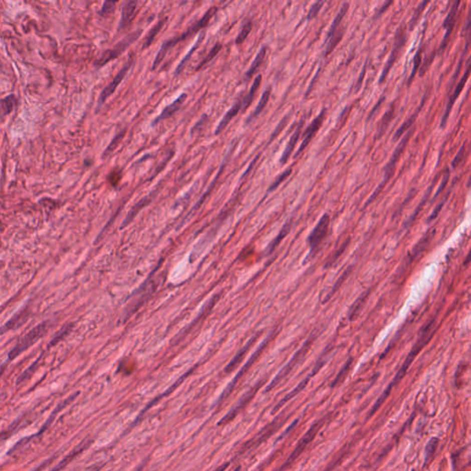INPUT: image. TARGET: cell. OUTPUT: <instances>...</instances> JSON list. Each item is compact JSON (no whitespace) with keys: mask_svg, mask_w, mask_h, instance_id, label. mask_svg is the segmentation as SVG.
I'll list each match as a JSON object with an SVG mask.
<instances>
[{"mask_svg":"<svg viewBox=\"0 0 471 471\" xmlns=\"http://www.w3.org/2000/svg\"><path fill=\"white\" fill-rule=\"evenodd\" d=\"M343 33H344V31L342 29H339L336 34H334V36L329 40V44L327 45V47H326L325 56L330 55L331 52L334 50V48L339 44V42L342 40Z\"/></svg>","mask_w":471,"mask_h":471,"instance_id":"33","label":"cell"},{"mask_svg":"<svg viewBox=\"0 0 471 471\" xmlns=\"http://www.w3.org/2000/svg\"><path fill=\"white\" fill-rule=\"evenodd\" d=\"M304 123H305V121L301 120L300 123H299V124L298 125V127H297V129L295 130V132L293 133V135H292L290 139H289V142H288L287 145H286V149H285V151H284L282 157H281V164H283V165L286 164V163L287 162V160L289 159L290 156H291L292 153H293L294 149H295V146L298 144V139H299V137H300V135H301V133H302Z\"/></svg>","mask_w":471,"mask_h":471,"instance_id":"16","label":"cell"},{"mask_svg":"<svg viewBox=\"0 0 471 471\" xmlns=\"http://www.w3.org/2000/svg\"><path fill=\"white\" fill-rule=\"evenodd\" d=\"M465 145H466V141H465V143L463 144V146H461V148H460L459 151H458V153H457V155H456V156L454 157V159H453L452 164H451L453 168H456V167H458L460 164L462 163V161H463L464 157H465Z\"/></svg>","mask_w":471,"mask_h":471,"instance_id":"41","label":"cell"},{"mask_svg":"<svg viewBox=\"0 0 471 471\" xmlns=\"http://www.w3.org/2000/svg\"><path fill=\"white\" fill-rule=\"evenodd\" d=\"M261 386V384H258L257 386L255 387H253V389H251L249 392L246 393L243 397H242V399L240 400V402L237 404L235 408L233 409H231L229 412L224 416V418H222V420L219 421L218 425H224V424H227L228 422H230L231 421H233L235 419L237 415L245 409V407L247 406L248 404L250 403V401L253 399L255 393L257 392L259 387Z\"/></svg>","mask_w":471,"mask_h":471,"instance_id":"13","label":"cell"},{"mask_svg":"<svg viewBox=\"0 0 471 471\" xmlns=\"http://www.w3.org/2000/svg\"><path fill=\"white\" fill-rule=\"evenodd\" d=\"M325 115L326 110H322V112H320V115L318 117L315 118L314 121L309 124V127L304 132V134L302 135L303 141H302L301 145L299 146L298 152L296 153L295 157H298L301 154V152H303L306 149V147L309 146V143L313 139V137L317 134V132L320 130L321 125L323 124V122L325 120Z\"/></svg>","mask_w":471,"mask_h":471,"instance_id":"12","label":"cell"},{"mask_svg":"<svg viewBox=\"0 0 471 471\" xmlns=\"http://www.w3.org/2000/svg\"><path fill=\"white\" fill-rule=\"evenodd\" d=\"M316 371H318L317 367H315V369L313 370V373H312L310 376H308V377H307L305 380H303V381L301 382V383L298 385V387H296V388H295V389H294L292 392L289 393L288 395H286V398H283V399L281 400L280 402H279L278 405L275 407L273 411L275 412L276 410H278V409H280L281 407H282L284 404L286 403V401H288L289 399H291L292 398H294L296 395H298V393L300 392L302 389H304L305 387L308 385V383H309V380H310V377L313 376L315 373H316Z\"/></svg>","mask_w":471,"mask_h":471,"instance_id":"26","label":"cell"},{"mask_svg":"<svg viewBox=\"0 0 471 471\" xmlns=\"http://www.w3.org/2000/svg\"><path fill=\"white\" fill-rule=\"evenodd\" d=\"M71 330H72V325L71 324L64 327V329H62L59 333L56 334V336L54 338V340L51 341V345H55L57 342H60L61 340H63L65 337L68 335V333L71 331Z\"/></svg>","mask_w":471,"mask_h":471,"instance_id":"40","label":"cell"},{"mask_svg":"<svg viewBox=\"0 0 471 471\" xmlns=\"http://www.w3.org/2000/svg\"><path fill=\"white\" fill-rule=\"evenodd\" d=\"M3 371H4V367H3V368H0V376H1V374L3 373Z\"/></svg>","mask_w":471,"mask_h":471,"instance_id":"54","label":"cell"},{"mask_svg":"<svg viewBox=\"0 0 471 471\" xmlns=\"http://www.w3.org/2000/svg\"><path fill=\"white\" fill-rule=\"evenodd\" d=\"M137 5L138 3L136 1H128L124 4L123 12H122V19L120 23V28H125L133 22V20L135 17Z\"/></svg>","mask_w":471,"mask_h":471,"instance_id":"17","label":"cell"},{"mask_svg":"<svg viewBox=\"0 0 471 471\" xmlns=\"http://www.w3.org/2000/svg\"><path fill=\"white\" fill-rule=\"evenodd\" d=\"M433 323H434V320H432V321L423 329V331L421 332V338H419V340L416 342L415 345L413 346L411 352L409 353L408 357L405 360L403 365L401 366V368L398 371V374L394 377L392 382L388 385V387L386 388V390L383 392L381 396L377 399V401H376L375 405H374L373 409H371L370 416L373 415V414L376 412V410L380 408V406H381L382 404L385 402V400L387 399L388 395L390 394V391H391L393 387H395V386H396L397 384H398V383L400 382V380L403 378L405 374H406V372L409 369V365H411L412 361L415 359V357L417 356L418 353L421 352V349L425 345V343H427V342L431 339V337H432V335H431V329L432 328Z\"/></svg>","mask_w":471,"mask_h":471,"instance_id":"1","label":"cell"},{"mask_svg":"<svg viewBox=\"0 0 471 471\" xmlns=\"http://www.w3.org/2000/svg\"><path fill=\"white\" fill-rule=\"evenodd\" d=\"M406 37L407 36H406V33H405V29L403 28V26H400V28L398 29V32H397L395 44H394L392 51L390 53L388 61L386 64V67L384 68L383 71H382L381 77L379 79V83L380 84L382 82L385 81V79H387L388 72L392 68L393 65L395 64L396 60L398 59V54H399V52L401 51L402 47L405 45V43H406Z\"/></svg>","mask_w":471,"mask_h":471,"instance_id":"8","label":"cell"},{"mask_svg":"<svg viewBox=\"0 0 471 471\" xmlns=\"http://www.w3.org/2000/svg\"><path fill=\"white\" fill-rule=\"evenodd\" d=\"M186 99H187V95H186L185 93H183V94H181L178 99H176L171 104H169V105H168L166 108H164L161 113L152 122V125L155 126V125L158 124L159 122H161L163 120L168 119V118L170 117V116H172L173 114H175L176 112L180 110V107L182 106V104H183V102L185 101Z\"/></svg>","mask_w":471,"mask_h":471,"instance_id":"15","label":"cell"},{"mask_svg":"<svg viewBox=\"0 0 471 471\" xmlns=\"http://www.w3.org/2000/svg\"><path fill=\"white\" fill-rule=\"evenodd\" d=\"M228 466H229V463H228V462H227V463H224L223 465H219L218 467L215 468L213 471H225L228 468Z\"/></svg>","mask_w":471,"mask_h":471,"instance_id":"52","label":"cell"},{"mask_svg":"<svg viewBox=\"0 0 471 471\" xmlns=\"http://www.w3.org/2000/svg\"><path fill=\"white\" fill-rule=\"evenodd\" d=\"M469 71H470V58L467 59L466 68H465V74H464V76H463L459 81H458V83L456 85V87H455V89H454V92L452 93V95L449 97L447 105H446L445 111L443 112L442 120H441V125H440L441 128H444V127H445L446 123H447V120H448L449 114H450V112H451L452 108L454 106V101L458 98V96L460 95L461 91L464 89L465 83H466V81H467V79H468V77H469Z\"/></svg>","mask_w":471,"mask_h":471,"instance_id":"11","label":"cell"},{"mask_svg":"<svg viewBox=\"0 0 471 471\" xmlns=\"http://www.w3.org/2000/svg\"><path fill=\"white\" fill-rule=\"evenodd\" d=\"M391 4H392V2H389V1H387V2H386V3L384 4V6L381 7V9L379 10V12L376 13V18L380 17V16H381L382 15V13H383V12H386V11H387V8H388V6H389V5H391Z\"/></svg>","mask_w":471,"mask_h":471,"instance_id":"50","label":"cell"},{"mask_svg":"<svg viewBox=\"0 0 471 471\" xmlns=\"http://www.w3.org/2000/svg\"><path fill=\"white\" fill-rule=\"evenodd\" d=\"M449 177H450V171H449L448 168H446V169H445V171L443 172V179H442L441 185H440V187H439V189L437 190V192L435 193V196H434V198H436V197L439 195V193H440L441 191H443V189L445 188V186H446L447 182H448Z\"/></svg>","mask_w":471,"mask_h":471,"instance_id":"46","label":"cell"},{"mask_svg":"<svg viewBox=\"0 0 471 471\" xmlns=\"http://www.w3.org/2000/svg\"><path fill=\"white\" fill-rule=\"evenodd\" d=\"M348 9H349V3H343L342 8H341V10H340V12L337 14L336 17L334 19L333 23H331V28H330V31H329V34L327 35V39H326V41H329L331 38H332V37L334 36V34H336L337 32H338V30L340 28L341 23H342V19L344 18V16L346 15V13H347Z\"/></svg>","mask_w":471,"mask_h":471,"instance_id":"23","label":"cell"},{"mask_svg":"<svg viewBox=\"0 0 471 471\" xmlns=\"http://www.w3.org/2000/svg\"><path fill=\"white\" fill-rule=\"evenodd\" d=\"M394 114H395V103L393 102L391 107L387 110V112H385L381 123L379 124L378 131H377V138H380L382 135L385 134L386 130L388 127V124H390V122L392 121Z\"/></svg>","mask_w":471,"mask_h":471,"instance_id":"27","label":"cell"},{"mask_svg":"<svg viewBox=\"0 0 471 471\" xmlns=\"http://www.w3.org/2000/svg\"><path fill=\"white\" fill-rule=\"evenodd\" d=\"M262 79H263L262 75H258V76L255 78V79H254V82H253L252 88L250 89L249 93H248L247 95L245 96L244 99L242 100V109H243V110H246V109L249 108V106L252 104L253 99H254V96L256 94L259 87H260V85L262 83Z\"/></svg>","mask_w":471,"mask_h":471,"instance_id":"25","label":"cell"},{"mask_svg":"<svg viewBox=\"0 0 471 471\" xmlns=\"http://www.w3.org/2000/svg\"><path fill=\"white\" fill-rule=\"evenodd\" d=\"M424 101H425V97H424V98L422 99V101H421V106L419 107V108L416 110V112H414V113H413V114H412V115H411V116H410V117H409V119L406 121V122H404L403 124L400 125V127H399V128H398V129L396 131L395 135H394V136H393V141H398V139H399V138H400V137H401V136H402V135H403L404 134L406 133V131H407V130H409V128H410V126H411V125L413 124V123L415 122L416 117H417L418 113H419L420 111H421V107L423 106V104H424Z\"/></svg>","mask_w":471,"mask_h":471,"instance_id":"22","label":"cell"},{"mask_svg":"<svg viewBox=\"0 0 471 471\" xmlns=\"http://www.w3.org/2000/svg\"><path fill=\"white\" fill-rule=\"evenodd\" d=\"M46 331H47V322H43L39 325L34 327V329L29 331L25 336L22 338L20 342L16 344V346L12 349L9 354L10 359L16 358L19 354L26 351L30 346L34 344V342L38 341L40 338H42Z\"/></svg>","mask_w":471,"mask_h":471,"instance_id":"6","label":"cell"},{"mask_svg":"<svg viewBox=\"0 0 471 471\" xmlns=\"http://www.w3.org/2000/svg\"><path fill=\"white\" fill-rule=\"evenodd\" d=\"M30 314L31 313H30L28 308L23 309L21 312H19L16 316H14L12 320H10L9 322H7L6 324L1 328V330H0L1 333H4V332L11 331L13 329H18L20 326L23 325L26 322V320H28Z\"/></svg>","mask_w":471,"mask_h":471,"instance_id":"18","label":"cell"},{"mask_svg":"<svg viewBox=\"0 0 471 471\" xmlns=\"http://www.w3.org/2000/svg\"><path fill=\"white\" fill-rule=\"evenodd\" d=\"M448 194H449V193H448ZM448 194H447V195H446V196H445V198H444V199H443V202H440V203H439V204H438L437 207H436V208H435V209H434V211H433V212H432V214H431V215H430V217H429V219H428V222H431V221H432V220H433V219L435 218V217H436V216H437L438 213H439V212H440V211H441V209H442V207H443V204H444V202H445V201H446V198H447V196H448Z\"/></svg>","mask_w":471,"mask_h":471,"instance_id":"49","label":"cell"},{"mask_svg":"<svg viewBox=\"0 0 471 471\" xmlns=\"http://www.w3.org/2000/svg\"><path fill=\"white\" fill-rule=\"evenodd\" d=\"M242 109V100H240V101H237L235 104L233 106L230 108L229 110L227 111V112L225 113L224 115L223 119L220 121L216 129H215V135H219L220 133H222V131L226 127V125L229 124L230 121L233 119V118L237 116V114L240 112V111Z\"/></svg>","mask_w":471,"mask_h":471,"instance_id":"19","label":"cell"},{"mask_svg":"<svg viewBox=\"0 0 471 471\" xmlns=\"http://www.w3.org/2000/svg\"><path fill=\"white\" fill-rule=\"evenodd\" d=\"M155 193H156V192H152L149 195H147V196L145 197V198H143L140 202H138L136 205H135L134 207L132 208L131 212H130V213H128L127 217H126L125 221H124V224H126L128 221H130L131 219L133 218L135 214L139 212V210H141L143 207H145L146 204H148V202L151 201L152 198L154 197Z\"/></svg>","mask_w":471,"mask_h":471,"instance_id":"31","label":"cell"},{"mask_svg":"<svg viewBox=\"0 0 471 471\" xmlns=\"http://www.w3.org/2000/svg\"><path fill=\"white\" fill-rule=\"evenodd\" d=\"M323 5H324L323 1H318V2L314 3L313 6L311 7L309 14H308V20H313L314 18L317 17Z\"/></svg>","mask_w":471,"mask_h":471,"instance_id":"43","label":"cell"},{"mask_svg":"<svg viewBox=\"0 0 471 471\" xmlns=\"http://www.w3.org/2000/svg\"><path fill=\"white\" fill-rule=\"evenodd\" d=\"M437 444L438 439H436V438H432V440L429 442V443H428V445H427L426 447L427 454L426 461H425V462H427L428 460L430 459V458L432 457V454H433V452L435 451V449H436V447H437Z\"/></svg>","mask_w":471,"mask_h":471,"instance_id":"44","label":"cell"},{"mask_svg":"<svg viewBox=\"0 0 471 471\" xmlns=\"http://www.w3.org/2000/svg\"><path fill=\"white\" fill-rule=\"evenodd\" d=\"M133 62H134V58H133V55H132V56H130L129 59L127 60V62L124 64V67L121 68L120 71L116 74V76L114 77V79H112V82L108 85V86H106V87L104 88V90L101 91V95H100V98H99V101H98L99 106L102 105V104L105 102L107 99H109V98L112 96V93L116 90L118 86L124 80L125 76H126V74L129 71L130 68H131L132 65H133Z\"/></svg>","mask_w":471,"mask_h":471,"instance_id":"10","label":"cell"},{"mask_svg":"<svg viewBox=\"0 0 471 471\" xmlns=\"http://www.w3.org/2000/svg\"><path fill=\"white\" fill-rule=\"evenodd\" d=\"M200 40H201V38H199V39H198V41H197L196 45H194V46H193V48H192V49L190 51L189 55H187V56L184 57V59L182 60V62L180 63V65H179V67L177 68V69H176V72H175L176 75H179L180 71H182V69L184 68V66H185L186 61H187V60H188V59L191 57V55H192V53H193V50H194V49H196L197 46H198V44H199V42H200Z\"/></svg>","mask_w":471,"mask_h":471,"instance_id":"47","label":"cell"},{"mask_svg":"<svg viewBox=\"0 0 471 471\" xmlns=\"http://www.w3.org/2000/svg\"><path fill=\"white\" fill-rule=\"evenodd\" d=\"M125 132H126V130H122V131H120V132L118 133L117 135L113 137V139H112V142L110 143V145H109L106 149H105V151L103 152L102 157H108V156H110L112 152L116 149V147L119 146V144L123 140V138H124V135H125Z\"/></svg>","mask_w":471,"mask_h":471,"instance_id":"30","label":"cell"},{"mask_svg":"<svg viewBox=\"0 0 471 471\" xmlns=\"http://www.w3.org/2000/svg\"><path fill=\"white\" fill-rule=\"evenodd\" d=\"M251 344H252V342H250V344L248 345L247 347H245L244 349H243V351H242V353H239V354L236 356L235 359L233 360L232 362H230L229 365H227V366H226V368L224 369L225 373H230L231 371L234 370V369H235L236 366H237L238 364H239V363L242 361V358H243V356H244V353H245V352H246V350H248V348L250 347V345H251Z\"/></svg>","mask_w":471,"mask_h":471,"instance_id":"38","label":"cell"},{"mask_svg":"<svg viewBox=\"0 0 471 471\" xmlns=\"http://www.w3.org/2000/svg\"><path fill=\"white\" fill-rule=\"evenodd\" d=\"M166 21H167V19H163L161 21H159V22L148 32V34H146V38H145L144 42H143L142 49H146L147 47H149V46L151 45L153 41L156 38L157 34L160 32V30H161L163 26H164Z\"/></svg>","mask_w":471,"mask_h":471,"instance_id":"28","label":"cell"},{"mask_svg":"<svg viewBox=\"0 0 471 471\" xmlns=\"http://www.w3.org/2000/svg\"><path fill=\"white\" fill-rule=\"evenodd\" d=\"M116 8V2L113 1H105L103 3V6L101 8L100 15L102 17H106L108 15L112 14V12L115 11Z\"/></svg>","mask_w":471,"mask_h":471,"instance_id":"37","label":"cell"},{"mask_svg":"<svg viewBox=\"0 0 471 471\" xmlns=\"http://www.w3.org/2000/svg\"><path fill=\"white\" fill-rule=\"evenodd\" d=\"M412 134H413V131L409 130V132L406 133L405 136H404L403 138L398 143L397 148L395 149V151H394L392 156L390 157L389 161L387 162L386 167L384 168V177H383V180H382L381 183L377 187V189L375 191V192L372 194L370 199L365 203V206H366L367 204L371 203V202H373V201L376 199V197H377V195L381 192L382 190L384 189V187L387 185L388 180L392 178L393 175L395 173V170H396L397 163H398L399 158H400L401 155H402V153H403L404 150H405L406 146L408 145L409 138H410V136L412 135Z\"/></svg>","mask_w":471,"mask_h":471,"instance_id":"3","label":"cell"},{"mask_svg":"<svg viewBox=\"0 0 471 471\" xmlns=\"http://www.w3.org/2000/svg\"><path fill=\"white\" fill-rule=\"evenodd\" d=\"M421 49L417 51L416 53L415 56H414V62H413V69L411 71V74H410V77L409 79V84H410L411 80L414 78L415 76L416 72L418 70V68L420 67V64H421Z\"/></svg>","mask_w":471,"mask_h":471,"instance_id":"42","label":"cell"},{"mask_svg":"<svg viewBox=\"0 0 471 471\" xmlns=\"http://www.w3.org/2000/svg\"><path fill=\"white\" fill-rule=\"evenodd\" d=\"M19 104L17 96L14 94L7 96L6 98L0 100V118H4L12 113Z\"/></svg>","mask_w":471,"mask_h":471,"instance_id":"20","label":"cell"},{"mask_svg":"<svg viewBox=\"0 0 471 471\" xmlns=\"http://www.w3.org/2000/svg\"><path fill=\"white\" fill-rule=\"evenodd\" d=\"M141 34H142V30L134 32L128 36H126L124 40H122L120 43H118L117 45L112 49L104 51L101 56L96 59L94 66L101 68L104 65H106L107 63L111 62L113 59L117 58L118 56H121L124 51L126 50L130 45L135 42V40L138 39Z\"/></svg>","mask_w":471,"mask_h":471,"instance_id":"4","label":"cell"},{"mask_svg":"<svg viewBox=\"0 0 471 471\" xmlns=\"http://www.w3.org/2000/svg\"><path fill=\"white\" fill-rule=\"evenodd\" d=\"M352 362H353V359H352V358H350V359L348 360L347 363H346L345 365L343 366V368H342V370H341V372L338 374V376H337L336 378H335V380L333 381L332 387H335V386L339 385V384H341V383H342V382L344 380L345 376H346V375L348 374V372H349V370H350V367H351V365H352Z\"/></svg>","mask_w":471,"mask_h":471,"instance_id":"35","label":"cell"},{"mask_svg":"<svg viewBox=\"0 0 471 471\" xmlns=\"http://www.w3.org/2000/svg\"><path fill=\"white\" fill-rule=\"evenodd\" d=\"M315 339H316V335H313V336L309 338V340L305 342L303 346L298 350L297 353L294 355V357L292 358L291 361L286 365V367H285L283 370L281 371L280 373L277 375V376H276L275 379L272 381V383L270 384L268 387H267V389H266V391H270V390H272L273 388H275L278 384H280L281 382L283 381V380L286 378V376H288V375L291 373L293 369H294V368L302 361L304 357L306 356V354L309 352V349L312 346Z\"/></svg>","mask_w":471,"mask_h":471,"instance_id":"5","label":"cell"},{"mask_svg":"<svg viewBox=\"0 0 471 471\" xmlns=\"http://www.w3.org/2000/svg\"><path fill=\"white\" fill-rule=\"evenodd\" d=\"M253 23L250 20H248L245 23H243L242 31H241V33L239 34L237 39H236V44L241 45L245 40L247 39L249 34H251V32L253 30Z\"/></svg>","mask_w":471,"mask_h":471,"instance_id":"32","label":"cell"},{"mask_svg":"<svg viewBox=\"0 0 471 471\" xmlns=\"http://www.w3.org/2000/svg\"><path fill=\"white\" fill-rule=\"evenodd\" d=\"M289 229H290V224H286V225L283 227V229H282V231H281L279 236H278V237L275 239V243H274V244L271 246V251H273V250H274V249L276 247V245L279 243V242H281V240H282V239H283V238H284V237H285V236H286V234L288 233Z\"/></svg>","mask_w":471,"mask_h":471,"instance_id":"48","label":"cell"},{"mask_svg":"<svg viewBox=\"0 0 471 471\" xmlns=\"http://www.w3.org/2000/svg\"><path fill=\"white\" fill-rule=\"evenodd\" d=\"M217 11H218L217 7H212L211 9H209L207 12L204 13V15L202 16V18H201L195 24H193L192 26L188 29L185 33L180 34L178 36L172 37L171 39L167 40L166 42H164L162 46L160 47V49H159L157 56H156L155 60H154L153 66H152V70H155L156 68H158V66L164 60L165 56H167V54L169 52V50L171 48H173L175 45H178L180 42H183L184 40L190 38L193 34H196L199 30L204 28L208 23H210V21L215 15V13L217 12Z\"/></svg>","mask_w":471,"mask_h":471,"instance_id":"2","label":"cell"},{"mask_svg":"<svg viewBox=\"0 0 471 471\" xmlns=\"http://www.w3.org/2000/svg\"><path fill=\"white\" fill-rule=\"evenodd\" d=\"M289 119H290V114H288V115H286V116H285V117L283 118V120L281 121L280 124H279V125L277 126V128L275 129V132H274V134H273V135H272V137H271V139H270V142H272V141L274 140L275 137L280 134L281 131L285 128V126H286V124H287V123H288Z\"/></svg>","mask_w":471,"mask_h":471,"instance_id":"45","label":"cell"},{"mask_svg":"<svg viewBox=\"0 0 471 471\" xmlns=\"http://www.w3.org/2000/svg\"><path fill=\"white\" fill-rule=\"evenodd\" d=\"M222 48V45L221 44H216V45L213 46V48L211 49V51L208 53L207 56H205L202 61L200 62V64L198 65L196 69H200V68H202L204 65H206L207 63L210 62L212 59H213L214 56H216L219 53V51L221 50Z\"/></svg>","mask_w":471,"mask_h":471,"instance_id":"34","label":"cell"},{"mask_svg":"<svg viewBox=\"0 0 471 471\" xmlns=\"http://www.w3.org/2000/svg\"><path fill=\"white\" fill-rule=\"evenodd\" d=\"M266 54H267V47H266V46H263V47L261 48V50L259 51V53L257 54L256 57H255L254 61H253V64L251 65L250 68L248 69L246 74H245V79L249 80V79H252L253 75L258 71L259 68H261L262 64L264 63Z\"/></svg>","mask_w":471,"mask_h":471,"instance_id":"21","label":"cell"},{"mask_svg":"<svg viewBox=\"0 0 471 471\" xmlns=\"http://www.w3.org/2000/svg\"><path fill=\"white\" fill-rule=\"evenodd\" d=\"M240 470H241V466H238V467H236L235 469H234V470L233 471H240Z\"/></svg>","mask_w":471,"mask_h":471,"instance_id":"53","label":"cell"},{"mask_svg":"<svg viewBox=\"0 0 471 471\" xmlns=\"http://www.w3.org/2000/svg\"><path fill=\"white\" fill-rule=\"evenodd\" d=\"M271 93H272V88L268 87V88L265 90L264 93H263V96H262L261 100L259 101L258 105L256 107L255 111L252 113V115L249 118L248 122H250V121H252L254 118L257 117L259 114L264 111V108L266 107L268 101H269Z\"/></svg>","mask_w":471,"mask_h":471,"instance_id":"29","label":"cell"},{"mask_svg":"<svg viewBox=\"0 0 471 471\" xmlns=\"http://www.w3.org/2000/svg\"><path fill=\"white\" fill-rule=\"evenodd\" d=\"M384 100H385V98H383V97H382L381 100H380V101L377 102V104H376V106H375L374 107V108H373V110L371 111L370 114H369V115H368V117H367L368 118V120H371V119H372V117H373V115H374V113L376 112V110H378V108H379V107H380V105H381V101H384Z\"/></svg>","mask_w":471,"mask_h":471,"instance_id":"51","label":"cell"},{"mask_svg":"<svg viewBox=\"0 0 471 471\" xmlns=\"http://www.w3.org/2000/svg\"><path fill=\"white\" fill-rule=\"evenodd\" d=\"M428 3H429V2H427V1H423V2H421V4L416 9L414 14L412 15V19L410 20V28H412V27L415 25L416 23H417L419 18L421 17V13L424 11L425 7L428 5Z\"/></svg>","mask_w":471,"mask_h":471,"instance_id":"39","label":"cell"},{"mask_svg":"<svg viewBox=\"0 0 471 471\" xmlns=\"http://www.w3.org/2000/svg\"><path fill=\"white\" fill-rule=\"evenodd\" d=\"M324 419H322L321 421H318V422H315L314 424L312 426L310 427L308 432L305 433L302 439L299 441V443H298V445L296 446L295 450L293 451V453L290 454V456L288 457V459L286 460L285 465L282 466V469L286 468V466L291 465L292 463L295 461V460L298 458V456L301 454V453L303 452L305 448L308 446V444L309 443H311V441L314 439L315 436L317 435L318 432L320 431V428L322 426L323 424V421Z\"/></svg>","mask_w":471,"mask_h":471,"instance_id":"7","label":"cell"},{"mask_svg":"<svg viewBox=\"0 0 471 471\" xmlns=\"http://www.w3.org/2000/svg\"><path fill=\"white\" fill-rule=\"evenodd\" d=\"M292 171H293V169H292L291 168H288V169L285 170L281 175H279V176L276 178V180L272 183V185L270 186L268 191L271 192V191H275V189H276L278 186L280 185L283 181H285V180L291 175Z\"/></svg>","mask_w":471,"mask_h":471,"instance_id":"36","label":"cell"},{"mask_svg":"<svg viewBox=\"0 0 471 471\" xmlns=\"http://www.w3.org/2000/svg\"><path fill=\"white\" fill-rule=\"evenodd\" d=\"M90 443H91V441H85L84 443H80L79 446L77 448L74 449L73 451L68 454L65 459L62 460V462L59 465L53 469V471L61 470L66 465H68V463H70L77 455H79L81 452H83L85 449L90 445Z\"/></svg>","mask_w":471,"mask_h":471,"instance_id":"24","label":"cell"},{"mask_svg":"<svg viewBox=\"0 0 471 471\" xmlns=\"http://www.w3.org/2000/svg\"><path fill=\"white\" fill-rule=\"evenodd\" d=\"M329 224H330V215L328 213H325L322 215V217L320 219L319 223L315 226L314 229L310 233L308 239L309 247H310V254L314 253L317 248L319 247L320 243L324 240L328 229H329Z\"/></svg>","mask_w":471,"mask_h":471,"instance_id":"9","label":"cell"},{"mask_svg":"<svg viewBox=\"0 0 471 471\" xmlns=\"http://www.w3.org/2000/svg\"><path fill=\"white\" fill-rule=\"evenodd\" d=\"M460 1H454L453 3V6L451 7L450 11H449V13L447 14V16L445 18L444 22H443V29H445V34H444V36H443V39L442 40V43L440 45V48H439V51H443L446 45L448 44L449 38H450V35L452 34L453 32V29H454V23H455V17H456V13H457V11H458V6H459Z\"/></svg>","mask_w":471,"mask_h":471,"instance_id":"14","label":"cell"}]
</instances>
